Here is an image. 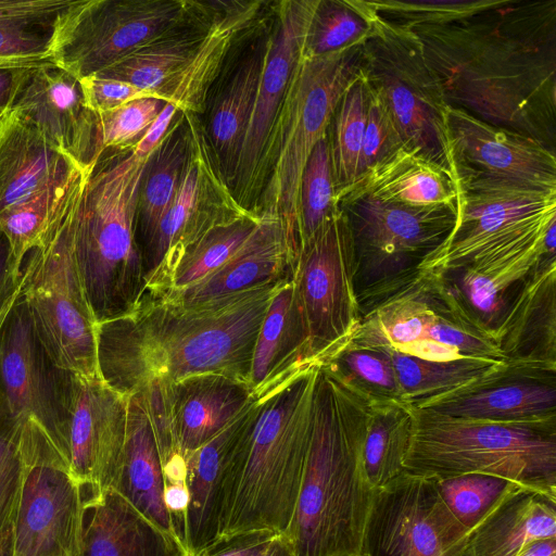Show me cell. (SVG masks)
I'll use <instances>...</instances> for the list:
<instances>
[{
	"mask_svg": "<svg viewBox=\"0 0 556 556\" xmlns=\"http://www.w3.org/2000/svg\"><path fill=\"white\" fill-rule=\"evenodd\" d=\"M367 1V0H366ZM504 0H369L375 13L399 26L438 25L498 7Z\"/></svg>",
	"mask_w": 556,
	"mask_h": 556,
	"instance_id": "681fc988",
	"label": "cell"
},
{
	"mask_svg": "<svg viewBox=\"0 0 556 556\" xmlns=\"http://www.w3.org/2000/svg\"><path fill=\"white\" fill-rule=\"evenodd\" d=\"M177 112V108L167 102L134 150L141 156H149L166 135Z\"/></svg>",
	"mask_w": 556,
	"mask_h": 556,
	"instance_id": "680465c9",
	"label": "cell"
},
{
	"mask_svg": "<svg viewBox=\"0 0 556 556\" xmlns=\"http://www.w3.org/2000/svg\"><path fill=\"white\" fill-rule=\"evenodd\" d=\"M328 134L314 147L302 172L299 194L300 248L337 211Z\"/></svg>",
	"mask_w": 556,
	"mask_h": 556,
	"instance_id": "c3c4849f",
	"label": "cell"
},
{
	"mask_svg": "<svg viewBox=\"0 0 556 556\" xmlns=\"http://www.w3.org/2000/svg\"><path fill=\"white\" fill-rule=\"evenodd\" d=\"M516 556H556V538L533 541Z\"/></svg>",
	"mask_w": 556,
	"mask_h": 556,
	"instance_id": "94428289",
	"label": "cell"
},
{
	"mask_svg": "<svg viewBox=\"0 0 556 556\" xmlns=\"http://www.w3.org/2000/svg\"><path fill=\"white\" fill-rule=\"evenodd\" d=\"M410 412L405 472L430 479L485 473L556 500V422H493L414 406Z\"/></svg>",
	"mask_w": 556,
	"mask_h": 556,
	"instance_id": "8992f818",
	"label": "cell"
},
{
	"mask_svg": "<svg viewBox=\"0 0 556 556\" xmlns=\"http://www.w3.org/2000/svg\"><path fill=\"white\" fill-rule=\"evenodd\" d=\"M23 477L12 556H78L85 495L67 462L34 419L21 430Z\"/></svg>",
	"mask_w": 556,
	"mask_h": 556,
	"instance_id": "4fadbf2b",
	"label": "cell"
},
{
	"mask_svg": "<svg viewBox=\"0 0 556 556\" xmlns=\"http://www.w3.org/2000/svg\"><path fill=\"white\" fill-rule=\"evenodd\" d=\"M350 341L421 359L506 362L492 333L463 308L439 274L420 273L361 319Z\"/></svg>",
	"mask_w": 556,
	"mask_h": 556,
	"instance_id": "8fae6325",
	"label": "cell"
},
{
	"mask_svg": "<svg viewBox=\"0 0 556 556\" xmlns=\"http://www.w3.org/2000/svg\"><path fill=\"white\" fill-rule=\"evenodd\" d=\"M345 191L409 206H455L457 200L452 174L404 148L367 170Z\"/></svg>",
	"mask_w": 556,
	"mask_h": 556,
	"instance_id": "d590c367",
	"label": "cell"
},
{
	"mask_svg": "<svg viewBox=\"0 0 556 556\" xmlns=\"http://www.w3.org/2000/svg\"><path fill=\"white\" fill-rule=\"evenodd\" d=\"M126 399L123 457L112 489L180 543L164 503L163 464L144 400L140 392Z\"/></svg>",
	"mask_w": 556,
	"mask_h": 556,
	"instance_id": "1f68e13d",
	"label": "cell"
},
{
	"mask_svg": "<svg viewBox=\"0 0 556 556\" xmlns=\"http://www.w3.org/2000/svg\"><path fill=\"white\" fill-rule=\"evenodd\" d=\"M149 156L105 150L86 174L74 220V258L97 324L131 314L146 290L136 240Z\"/></svg>",
	"mask_w": 556,
	"mask_h": 556,
	"instance_id": "5b68a950",
	"label": "cell"
},
{
	"mask_svg": "<svg viewBox=\"0 0 556 556\" xmlns=\"http://www.w3.org/2000/svg\"><path fill=\"white\" fill-rule=\"evenodd\" d=\"M204 4L201 3L182 23L140 46L97 76L129 83L163 99L164 89L186 66L204 36L211 18L210 9Z\"/></svg>",
	"mask_w": 556,
	"mask_h": 556,
	"instance_id": "8d00e7d4",
	"label": "cell"
},
{
	"mask_svg": "<svg viewBox=\"0 0 556 556\" xmlns=\"http://www.w3.org/2000/svg\"><path fill=\"white\" fill-rule=\"evenodd\" d=\"M362 556H473L470 532L434 482L407 472L374 491Z\"/></svg>",
	"mask_w": 556,
	"mask_h": 556,
	"instance_id": "2e32d148",
	"label": "cell"
},
{
	"mask_svg": "<svg viewBox=\"0 0 556 556\" xmlns=\"http://www.w3.org/2000/svg\"><path fill=\"white\" fill-rule=\"evenodd\" d=\"M12 305H13V304H12ZM12 305H11V306H12ZM11 306H10V307H9V308H8V309H7V311H5V312L0 316V329H1V326H2V324H3V320H4V318L7 317V315H8L9 311H10ZM2 407H3V404H2V400H1V395H0V410H1V408H2Z\"/></svg>",
	"mask_w": 556,
	"mask_h": 556,
	"instance_id": "e7e4bbea",
	"label": "cell"
},
{
	"mask_svg": "<svg viewBox=\"0 0 556 556\" xmlns=\"http://www.w3.org/2000/svg\"><path fill=\"white\" fill-rule=\"evenodd\" d=\"M371 405L318 364L301 488L282 534L294 556L361 555L374 497L362 462Z\"/></svg>",
	"mask_w": 556,
	"mask_h": 556,
	"instance_id": "3957f363",
	"label": "cell"
},
{
	"mask_svg": "<svg viewBox=\"0 0 556 556\" xmlns=\"http://www.w3.org/2000/svg\"><path fill=\"white\" fill-rule=\"evenodd\" d=\"M87 173L76 179L45 240L27 254L21 296L53 362L75 375L96 377L97 321L80 283L73 244L75 212Z\"/></svg>",
	"mask_w": 556,
	"mask_h": 556,
	"instance_id": "9c48e42d",
	"label": "cell"
},
{
	"mask_svg": "<svg viewBox=\"0 0 556 556\" xmlns=\"http://www.w3.org/2000/svg\"><path fill=\"white\" fill-rule=\"evenodd\" d=\"M367 89L366 124L358 167V179L367 170L403 148L397 129L386 106L368 87Z\"/></svg>",
	"mask_w": 556,
	"mask_h": 556,
	"instance_id": "f5cc1de1",
	"label": "cell"
},
{
	"mask_svg": "<svg viewBox=\"0 0 556 556\" xmlns=\"http://www.w3.org/2000/svg\"><path fill=\"white\" fill-rule=\"evenodd\" d=\"M190 139L189 114L178 111L166 135L147 160L137 210L136 240L140 255L177 194L189 155Z\"/></svg>",
	"mask_w": 556,
	"mask_h": 556,
	"instance_id": "74e56055",
	"label": "cell"
},
{
	"mask_svg": "<svg viewBox=\"0 0 556 556\" xmlns=\"http://www.w3.org/2000/svg\"><path fill=\"white\" fill-rule=\"evenodd\" d=\"M127 399L99 376L74 374L66 460L85 496L112 489L122 464Z\"/></svg>",
	"mask_w": 556,
	"mask_h": 556,
	"instance_id": "603a6c76",
	"label": "cell"
},
{
	"mask_svg": "<svg viewBox=\"0 0 556 556\" xmlns=\"http://www.w3.org/2000/svg\"><path fill=\"white\" fill-rule=\"evenodd\" d=\"M164 503L175 532L182 545L184 523L189 503L187 468L184 462H173L163 467Z\"/></svg>",
	"mask_w": 556,
	"mask_h": 556,
	"instance_id": "11a10c76",
	"label": "cell"
},
{
	"mask_svg": "<svg viewBox=\"0 0 556 556\" xmlns=\"http://www.w3.org/2000/svg\"><path fill=\"white\" fill-rule=\"evenodd\" d=\"M78 556H187L182 545L113 489L85 496Z\"/></svg>",
	"mask_w": 556,
	"mask_h": 556,
	"instance_id": "83f0119b",
	"label": "cell"
},
{
	"mask_svg": "<svg viewBox=\"0 0 556 556\" xmlns=\"http://www.w3.org/2000/svg\"><path fill=\"white\" fill-rule=\"evenodd\" d=\"M445 134L454 176L490 177L556 190L555 152L541 142L452 105L445 111Z\"/></svg>",
	"mask_w": 556,
	"mask_h": 556,
	"instance_id": "44dd1931",
	"label": "cell"
},
{
	"mask_svg": "<svg viewBox=\"0 0 556 556\" xmlns=\"http://www.w3.org/2000/svg\"><path fill=\"white\" fill-rule=\"evenodd\" d=\"M353 271L349 226L337 208L300 248L293 276L306 324L312 363L319 364L337 352L361 323Z\"/></svg>",
	"mask_w": 556,
	"mask_h": 556,
	"instance_id": "9a60e30c",
	"label": "cell"
},
{
	"mask_svg": "<svg viewBox=\"0 0 556 556\" xmlns=\"http://www.w3.org/2000/svg\"><path fill=\"white\" fill-rule=\"evenodd\" d=\"M359 72L389 112L403 148L454 176L445 134L448 104L412 28L374 11L371 28L361 42Z\"/></svg>",
	"mask_w": 556,
	"mask_h": 556,
	"instance_id": "30bf717a",
	"label": "cell"
},
{
	"mask_svg": "<svg viewBox=\"0 0 556 556\" xmlns=\"http://www.w3.org/2000/svg\"><path fill=\"white\" fill-rule=\"evenodd\" d=\"M266 47L267 38L241 58L204 110L207 115L202 126L229 188L254 106Z\"/></svg>",
	"mask_w": 556,
	"mask_h": 556,
	"instance_id": "836d02e7",
	"label": "cell"
},
{
	"mask_svg": "<svg viewBox=\"0 0 556 556\" xmlns=\"http://www.w3.org/2000/svg\"><path fill=\"white\" fill-rule=\"evenodd\" d=\"M0 230V316L15 302L23 282V265Z\"/></svg>",
	"mask_w": 556,
	"mask_h": 556,
	"instance_id": "9f6ffc18",
	"label": "cell"
},
{
	"mask_svg": "<svg viewBox=\"0 0 556 556\" xmlns=\"http://www.w3.org/2000/svg\"><path fill=\"white\" fill-rule=\"evenodd\" d=\"M298 256L281 222L262 214L254 232L219 268L190 287L152 298L195 306L263 286L287 282L293 279Z\"/></svg>",
	"mask_w": 556,
	"mask_h": 556,
	"instance_id": "484cf974",
	"label": "cell"
},
{
	"mask_svg": "<svg viewBox=\"0 0 556 556\" xmlns=\"http://www.w3.org/2000/svg\"><path fill=\"white\" fill-rule=\"evenodd\" d=\"M494 337L506 362L556 368V255L527 278Z\"/></svg>",
	"mask_w": 556,
	"mask_h": 556,
	"instance_id": "f1b7e54d",
	"label": "cell"
},
{
	"mask_svg": "<svg viewBox=\"0 0 556 556\" xmlns=\"http://www.w3.org/2000/svg\"><path fill=\"white\" fill-rule=\"evenodd\" d=\"M248 382L202 374L170 384L177 450L186 458L227 427L254 399Z\"/></svg>",
	"mask_w": 556,
	"mask_h": 556,
	"instance_id": "f546056e",
	"label": "cell"
},
{
	"mask_svg": "<svg viewBox=\"0 0 556 556\" xmlns=\"http://www.w3.org/2000/svg\"><path fill=\"white\" fill-rule=\"evenodd\" d=\"M389 350L404 402L415 407L480 378L496 365L504 363L472 358L427 361Z\"/></svg>",
	"mask_w": 556,
	"mask_h": 556,
	"instance_id": "ee69618b",
	"label": "cell"
},
{
	"mask_svg": "<svg viewBox=\"0 0 556 556\" xmlns=\"http://www.w3.org/2000/svg\"><path fill=\"white\" fill-rule=\"evenodd\" d=\"M80 83L87 104L98 114L114 110L136 99L160 98L154 92L129 83L97 75L83 78Z\"/></svg>",
	"mask_w": 556,
	"mask_h": 556,
	"instance_id": "db71d44e",
	"label": "cell"
},
{
	"mask_svg": "<svg viewBox=\"0 0 556 556\" xmlns=\"http://www.w3.org/2000/svg\"><path fill=\"white\" fill-rule=\"evenodd\" d=\"M166 103L160 98H140L99 114L103 151L134 149Z\"/></svg>",
	"mask_w": 556,
	"mask_h": 556,
	"instance_id": "f907efd6",
	"label": "cell"
},
{
	"mask_svg": "<svg viewBox=\"0 0 556 556\" xmlns=\"http://www.w3.org/2000/svg\"><path fill=\"white\" fill-rule=\"evenodd\" d=\"M410 406L400 402L372 403L362 462L368 484L375 491L404 472L412 438Z\"/></svg>",
	"mask_w": 556,
	"mask_h": 556,
	"instance_id": "ab89813d",
	"label": "cell"
},
{
	"mask_svg": "<svg viewBox=\"0 0 556 556\" xmlns=\"http://www.w3.org/2000/svg\"><path fill=\"white\" fill-rule=\"evenodd\" d=\"M22 424L0 410V535L10 531L18 502L23 458L21 450Z\"/></svg>",
	"mask_w": 556,
	"mask_h": 556,
	"instance_id": "816d5d0a",
	"label": "cell"
},
{
	"mask_svg": "<svg viewBox=\"0 0 556 556\" xmlns=\"http://www.w3.org/2000/svg\"><path fill=\"white\" fill-rule=\"evenodd\" d=\"M192 58L163 91V99L181 113H204L211 87L231 48L253 24L261 1L218 2Z\"/></svg>",
	"mask_w": 556,
	"mask_h": 556,
	"instance_id": "4dcf8cb0",
	"label": "cell"
},
{
	"mask_svg": "<svg viewBox=\"0 0 556 556\" xmlns=\"http://www.w3.org/2000/svg\"><path fill=\"white\" fill-rule=\"evenodd\" d=\"M283 283L195 306L146 295L131 314L97 324L98 375L124 397L151 380L172 384L202 374L250 384L256 338Z\"/></svg>",
	"mask_w": 556,
	"mask_h": 556,
	"instance_id": "7a4b0ae2",
	"label": "cell"
},
{
	"mask_svg": "<svg viewBox=\"0 0 556 556\" xmlns=\"http://www.w3.org/2000/svg\"><path fill=\"white\" fill-rule=\"evenodd\" d=\"M262 215L250 212L219 224L188 247L176 261L162 286L154 294L178 291L190 287L226 263L254 232Z\"/></svg>",
	"mask_w": 556,
	"mask_h": 556,
	"instance_id": "60d3db41",
	"label": "cell"
},
{
	"mask_svg": "<svg viewBox=\"0 0 556 556\" xmlns=\"http://www.w3.org/2000/svg\"><path fill=\"white\" fill-rule=\"evenodd\" d=\"M257 413L255 395L227 427L185 458L189 503L182 546L187 556H205L219 544L237 466Z\"/></svg>",
	"mask_w": 556,
	"mask_h": 556,
	"instance_id": "ffe728a7",
	"label": "cell"
},
{
	"mask_svg": "<svg viewBox=\"0 0 556 556\" xmlns=\"http://www.w3.org/2000/svg\"><path fill=\"white\" fill-rule=\"evenodd\" d=\"M201 2L76 0L58 25L52 62L79 79L97 75L170 30Z\"/></svg>",
	"mask_w": 556,
	"mask_h": 556,
	"instance_id": "5bb4252c",
	"label": "cell"
},
{
	"mask_svg": "<svg viewBox=\"0 0 556 556\" xmlns=\"http://www.w3.org/2000/svg\"><path fill=\"white\" fill-rule=\"evenodd\" d=\"M307 364H312L307 329L292 279L277 289L267 307L254 346L250 386L260 394Z\"/></svg>",
	"mask_w": 556,
	"mask_h": 556,
	"instance_id": "d6a6232c",
	"label": "cell"
},
{
	"mask_svg": "<svg viewBox=\"0 0 556 556\" xmlns=\"http://www.w3.org/2000/svg\"><path fill=\"white\" fill-rule=\"evenodd\" d=\"M372 15L366 0H318L303 55L320 56L359 45L371 28Z\"/></svg>",
	"mask_w": 556,
	"mask_h": 556,
	"instance_id": "f6af8a7d",
	"label": "cell"
},
{
	"mask_svg": "<svg viewBox=\"0 0 556 556\" xmlns=\"http://www.w3.org/2000/svg\"><path fill=\"white\" fill-rule=\"evenodd\" d=\"M7 112H2L0 111V119L3 117V115L5 114Z\"/></svg>",
	"mask_w": 556,
	"mask_h": 556,
	"instance_id": "03108f58",
	"label": "cell"
},
{
	"mask_svg": "<svg viewBox=\"0 0 556 556\" xmlns=\"http://www.w3.org/2000/svg\"><path fill=\"white\" fill-rule=\"evenodd\" d=\"M351 235L361 319L412 283L447 238L456 205L409 206L345 191L337 197Z\"/></svg>",
	"mask_w": 556,
	"mask_h": 556,
	"instance_id": "ba28073f",
	"label": "cell"
},
{
	"mask_svg": "<svg viewBox=\"0 0 556 556\" xmlns=\"http://www.w3.org/2000/svg\"><path fill=\"white\" fill-rule=\"evenodd\" d=\"M556 538V500L517 488L470 531L473 556H516L541 539Z\"/></svg>",
	"mask_w": 556,
	"mask_h": 556,
	"instance_id": "e575fe53",
	"label": "cell"
},
{
	"mask_svg": "<svg viewBox=\"0 0 556 556\" xmlns=\"http://www.w3.org/2000/svg\"><path fill=\"white\" fill-rule=\"evenodd\" d=\"M76 0H0V68L52 62L58 25Z\"/></svg>",
	"mask_w": 556,
	"mask_h": 556,
	"instance_id": "f35d334b",
	"label": "cell"
},
{
	"mask_svg": "<svg viewBox=\"0 0 556 556\" xmlns=\"http://www.w3.org/2000/svg\"><path fill=\"white\" fill-rule=\"evenodd\" d=\"M359 63L361 43L320 56L302 53L271 135L256 212L278 218L298 252L302 172L314 147L328 134L337 103L358 75Z\"/></svg>",
	"mask_w": 556,
	"mask_h": 556,
	"instance_id": "52a82bcc",
	"label": "cell"
},
{
	"mask_svg": "<svg viewBox=\"0 0 556 556\" xmlns=\"http://www.w3.org/2000/svg\"><path fill=\"white\" fill-rule=\"evenodd\" d=\"M317 367L307 364L256 395L258 413L237 466L218 546L287 531L311 440Z\"/></svg>",
	"mask_w": 556,
	"mask_h": 556,
	"instance_id": "277c9868",
	"label": "cell"
},
{
	"mask_svg": "<svg viewBox=\"0 0 556 556\" xmlns=\"http://www.w3.org/2000/svg\"><path fill=\"white\" fill-rule=\"evenodd\" d=\"M434 485L454 517L469 532L511 491L514 482L485 473L433 478Z\"/></svg>",
	"mask_w": 556,
	"mask_h": 556,
	"instance_id": "7dc6e473",
	"label": "cell"
},
{
	"mask_svg": "<svg viewBox=\"0 0 556 556\" xmlns=\"http://www.w3.org/2000/svg\"><path fill=\"white\" fill-rule=\"evenodd\" d=\"M83 173L79 170L67 182L0 213V230L20 260L25 261L27 254L45 240L76 179Z\"/></svg>",
	"mask_w": 556,
	"mask_h": 556,
	"instance_id": "bcb514c9",
	"label": "cell"
},
{
	"mask_svg": "<svg viewBox=\"0 0 556 556\" xmlns=\"http://www.w3.org/2000/svg\"><path fill=\"white\" fill-rule=\"evenodd\" d=\"M0 556H12V529L0 535Z\"/></svg>",
	"mask_w": 556,
	"mask_h": 556,
	"instance_id": "be15d7a7",
	"label": "cell"
},
{
	"mask_svg": "<svg viewBox=\"0 0 556 556\" xmlns=\"http://www.w3.org/2000/svg\"><path fill=\"white\" fill-rule=\"evenodd\" d=\"M73 380L40 342L20 292L0 329L2 404L16 421L38 422L65 460Z\"/></svg>",
	"mask_w": 556,
	"mask_h": 556,
	"instance_id": "ac0fdd59",
	"label": "cell"
},
{
	"mask_svg": "<svg viewBox=\"0 0 556 556\" xmlns=\"http://www.w3.org/2000/svg\"><path fill=\"white\" fill-rule=\"evenodd\" d=\"M11 110L30 121L84 173L103 152L99 114L87 104L80 79L53 62L29 71Z\"/></svg>",
	"mask_w": 556,
	"mask_h": 556,
	"instance_id": "cb8c5ba5",
	"label": "cell"
},
{
	"mask_svg": "<svg viewBox=\"0 0 556 556\" xmlns=\"http://www.w3.org/2000/svg\"><path fill=\"white\" fill-rule=\"evenodd\" d=\"M368 89L361 74L342 93L328 128L336 200L358 179Z\"/></svg>",
	"mask_w": 556,
	"mask_h": 556,
	"instance_id": "b9f144b4",
	"label": "cell"
},
{
	"mask_svg": "<svg viewBox=\"0 0 556 556\" xmlns=\"http://www.w3.org/2000/svg\"><path fill=\"white\" fill-rule=\"evenodd\" d=\"M276 534L254 533L222 544L205 556H260Z\"/></svg>",
	"mask_w": 556,
	"mask_h": 556,
	"instance_id": "6f0895ef",
	"label": "cell"
},
{
	"mask_svg": "<svg viewBox=\"0 0 556 556\" xmlns=\"http://www.w3.org/2000/svg\"><path fill=\"white\" fill-rule=\"evenodd\" d=\"M79 170L24 116L10 110L0 119V213L67 182Z\"/></svg>",
	"mask_w": 556,
	"mask_h": 556,
	"instance_id": "4316f807",
	"label": "cell"
},
{
	"mask_svg": "<svg viewBox=\"0 0 556 556\" xmlns=\"http://www.w3.org/2000/svg\"><path fill=\"white\" fill-rule=\"evenodd\" d=\"M553 255L556 224L538 241L488 254L439 275L467 314L494 336L527 278L543 258Z\"/></svg>",
	"mask_w": 556,
	"mask_h": 556,
	"instance_id": "d4e9b609",
	"label": "cell"
},
{
	"mask_svg": "<svg viewBox=\"0 0 556 556\" xmlns=\"http://www.w3.org/2000/svg\"><path fill=\"white\" fill-rule=\"evenodd\" d=\"M416 407L493 422H556V368L504 362Z\"/></svg>",
	"mask_w": 556,
	"mask_h": 556,
	"instance_id": "7402d4cb",
	"label": "cell"
},
{
	"mask_svg": "<svg viewBox=\"0 0 556 556\" xmlns=\"http://www.w3.org/2000/svg\"><path fill=\"white\" fill-rule=\"evenodd\" d=\"M356 556H362V555H356Z\"/></svg>",
	"mask_w": 556,
	"mask_h": 556,
	"instance_id": "003e7915",
	"label": "cell"
},
{
	"mask_svg": "<svg viewBox=\"0 0 556 556\" xmlns=\"http://www.w3.org/2000/svg\"><path fill=\"white\" fill-rule=\"evenodd\" d=\"M260 556H294L283 535H276Z\"/></svg>",
	"mask_w": 556,
	"mask_h": 556,
	"instance_id": "6125c7cd",
	"label": "cell"
},
{
	"mask_svg": "<svg viewBox=\"0 0 556 556\" xmlns=\"http://www.w3.org/2000/svg\"><path fill=\"white\" fill-rule=\"evenodd\" d=\"M455 225L419 273L440 274L534 242L556 224V190L472 175H455Z\"/></svg>",
	"mask_w": 556,
	"mask_h": 556,
	"instance_id": "7c38bea8",
	"label": "cell"
},
{
	"mask_svg": "<svg viewBox=\"0 0 556 556\" xmlns=\"http://www.w3.org/2000/svg\"><path fill=\"white\" fill-rule=\"evenodd\" d=\"M189 117L191 139L181 184L141 254L146 294L160 289L182 252L204 232L251 212L222 176L198 116Z\"/></svg>",
	"mask_w": 556,
	"mask_h": 556,
	"instance_id": "e0dca14e",
	"label": "cell"
},
{
	"mask_svg": "<svg viewBox=\"0 0 556 556\" xmlns=\"http://www.w3.org/2000/svg\"><path fill=\"white\" fill-rule=\"evenodd\" d=\"M319 365L372 403L406 404L387 346L358 344L349 340Z\"/></svg>",
	"mask_w": 556,
	"mask_h": 556,
	"instance_id": "7bdbcfd3",
	"label": "cell"
},
{
	"mask_svg": "<svg viewBox=\"0 0 556 556\" xmlns=\"http://www.w3.org/2000/svg\"><path fill=\"white\" fill-rule=\"evenodd\" d=\"M33 67L0 68V111L11 110L20 88Z\"/></svg>",
	"mask_w": 556,
	"mask_h": 556,
	"instance_id": "91938a15",
	"label": "cell"
},
{
	"mask_svg": "<svg viewBox=\"0 0 556 556\" xmlns=\"http://www.w3.org/2000/svg\"><path fill=\"white\" fill-rule=\"evenodd\" d=\"M412 30L448 105L555 152L556 0H504Z\"/></svg>",
	"mask_w": 556,
	"mask_h": 556,
	"instance_id": "6da1fadb",
	"label": "cell"
},
{
	"mask_svg": "<svg viewBox=\"0 0 556 556\" xmlns=\"http://www.w3.org/2000/svg\"><path fill=\"white\" fill-rule=\"evenodd\" d=\"M317 3L318 0L279 2L274 30L267 37L255 102L230 185L238 203L254 213H257L266 181L265 163L271 135L292 74L303 53Z\"/></svg>",
	"mask_w": 556,
	"mask_h": 556,
	"instance_id": "d6986e66",
	"label": "cell"
}]
</instances>
